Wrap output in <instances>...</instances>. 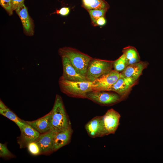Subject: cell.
<instances>
[{
  "label": "cell",
  "instance_id": "6da1fadb",
  "mask_svg": "<svg viewBox=\"0 0 163 163\" xmlns=\"http://www.w3.org/2000/svg\"><path fill=\"white\" fill-rule=\"evenodd\" d=\"M51 112V130L58 133L64 130L71 126L61 96L56 95Z\"/></svg>",
  "mask_w": 163,
  "mask_h": 163
},
{
  "label": "cell",
  "instance_id": "7a4b0ae2",
  "mask_svg": "<svg viewBox=\"0 0 163 163\" xmlns=\"http://www.w3.org/2000/svg\"><path fill=\"white\" fill-rule=\"evenodd\" d=\"M59 84L62 93L72 97L87 98V93L93 91L92 82L87 80L71 81L65 79L61 76L59 78Z\"/></svg>",
  "mask_w": 163,
  "mask_h": 163
},
{
  "label": "cell",
  "instance_id": "3957f363",
  "mask_svg": "<svg viewBox=\"0 0 163 163\" xmlns=\"http://www.w3.org/2000/svg\"><path fill=\"white\" fill-rule=\"evenodd\" d=\"M59 55L66 57L75 69L85 77L87 67L92 58L88 55L72 48L63 47L59 50Z\"/></svg>",
  "mask_w": 163,
  "mask_h": 163
},
{
  "label": "cell",
  "instance_id": "277c9868",
  "mask_svg": "<svg viewBox=\"0 0 163 163\" xmlns=\"http://www.w3.org/2000/svg\"><path fill=\"white\" fill-rule=\"evenodd\" d=\"M113 61L92 59L88 66L85 77L88 81L93 82L112 69Z\"/></svg>",
  "mask_w": 163,
  "mask_h": 163
},
{
  "label": "cell",
  "instance_id": "5b68a950",
  "mask_svg": "<svg viewBox=\"0 0 163 163\" xmlns=\"http://www.w3.org/2000/svg\"><path fill=\"white\" fill-rule=\"evenodd\" d=\"M107 91H92L87 94V99L100 105L110 106L124 100L120 95L116 92Z\"/></svg>",
  "mask_w": 163,
  "mask_h": 163
},
{
  "label": "cell",
  "instance_id": "8992f818",
  "mask_svg": "<svg viewBox=\"0 0 163 163\" xmlns=\"http://www.w3.org/2000/svg\"><path fill=\"white\" fill-rule=\"evenodd\" d=\"M120 76V73L112 69L92 82L93 91H109Z\"/></svg>",
  "mask_w": 163,
  "mask_h": 163
},
{
  "label": "cell",
  "instance_id": "52a82bcc",
  "mask_svg": "<svg viewBox=\"0 0 163 163\" xmlns=\"http://www.w3.org/2000/svg\"><path fill=\"white\" fill-rule=\"evenodd\" d=\"M85 129L88 135L95 138L107 136L102 116H96L87 122Z\"/></svg>",
  "mask_w": 163,
  "mask_h": 163
},
{
  "label": "cell",
  "instance_id": "ba28073f",
  "mask_svg": "<svg viewBox=\"0 0 163 163\" xmlns=\"http://www.w3.org/2000/svg\"><path fill=\"white\" fill-rule=\"evenodd\" d=\"M120 113L113 108L108 110L103 116L107 135L115 134L120 124Z\"/></svg>",
  "mask_w": 163,
  "mask_h": 163
},
{
  "label": "cell",
  "instance_id": "9c48e42d",
  "mask_svg": "<svg viewBox=\"0 0 163 163\" xmlns=\"http://www.w3.org/2000/svg\"><path fill=\"white\" fill-rule=\"evenodd\" d=\"M63 73L61 77L63 79L74 82L86 81V77L80 74L73 66L69 60L65 56H61Z\"/></svg>",
  "mask_w": 163,
  "mask_h": 163
},
{
  "label": "cell",
  "instance_id": "30bf717a",
  "mask_svg": "<svg viewBox=\"0 0 163 163\" xmlns=\"http://www.w3.org/2000/svg\"><path fill=\"white\" fill-rule=\"evenodd\" d=\"M25 122L26 124L20 129L21 134L18 138V143L21 148L27 147L29 143L36 141L40 134V133Z\"/></svg>",
  "mask_w": 163,
  "mask_h": 163
},
{
  "label": "cell",
  "instance_id": "8fae6325",
  "mask_svg": "<svg viewBox=\"0 0 163 163\" xmlns=\"http://www.w3.org/2000/svg\"><path fill=\"white\" fill-rule=\"evenodd\" d=\"M56 133L50 129L40 134L35 141L39 146L41 154H47L54 152V140Z\"/></svg>",
  "mask_w": 163,
  "mask_h": 163
},
{
  "label": "cell",
  "instance_id": "7c38bea8",
  "mask_svg": "<svg viewBox=\"0 0 163 163\" xmlns=\"http://www.w3.org/2000/svg\"><path fill=\"white\" fill-rule=\"evenodd\" d=\"M148 64L147 62L140 61L128 66L120 74L136 82Z\"/></svg>",
  "mask_w": 163,
  "mask_h": 163
},
{
  "label": "cell",
  "instance_id": "4fadbf2b",
  "mask_svg": "<svg viewBox=\"0 0 163 163\" xmlns=\"http://www.w3.org/2000/svg\"><path fill=\"white\" fill-rule=\"evenodd\" d=\"M135 82L122 76H120L116 82L111 87L109 91L116 92L121 95L125 99Z\"/></svg>",
  "mask_w": 163,
  "mask_h": 163
},
{
  "label": "cell",
  "instance_id": "5bb4252c",
  "mask_svg": "<svg viewBox=\"0 0 163 163\" xmlns=\"http://www.w3.org/2000/svg\"><path fill=\"white\" fill-rule=\"evenodd\" d=\"M15 11L21 19L26 34L29 36L33 35L34 33L33 23L24 3L21 4Z\"/></svg>",
  "mask_w": 163,
  "mask_h": 163
},
{
  "label": "cell",
  "instance_id": "9a60e30c",
  "mask_svg": "<svg viewBox=\"0 0 163 163\" xmlns=\"http://www.w3.org/2000/svg\"><path fill=\"white\" fill-rule=\"evenodd\" d=\"M25 122L40 133H45L51 129V111L37 120L32 121H25Z\"/></svg>",
  "mask_w": 163,
  "mask_h": 163
},
{
  "label": "cell",
  "instance_id": "2e32d148",
  "mask_svg": "<svg viewBox=\"0 0 163 163\" xmlns=\"http://www.w3.org/2000/svg\"><path fill=\"white\" fill-rule=\"evenodd\" d=\"M72 133L71 126L64 130L56 133L54 140V152L69 143Z\"/></svg>",
  "mask_w": 163,
  "mask_h": 163
},
{
  "label": "cell",
  "instance_id": "e0dca14e",
  "mask_svg": "<svg viewBox=\"0 0 163 163\" xmlns=\"http://www.w3.org/2000/svg\"><path fill=\"white\" fill-rule=\"evenodd\" d=\"M0 113L14 122L18 126L20 129L26 124L25 121L19 118L5 104L1 99L0 100Z\"/></svg>",
  "mask_w": 163,
  "mask_h": 163
},
{
  "label": "cell",
  "instance_id": "ac0fdd59",
  "mask_svg": "<svg viewBox=\"0 0 163 163\" xmlns=\"http://www.w3.org/2000/svg\"><path fill=\"white\" fill-rule=\"evenodd\" d=\"M122 52L125 56L127 66L140 61L139 54L135 47L130 46L125 47L123 50Z\"/></svg>",
  "mask_w": 163,
  "mask_h": 163
},
{
  "label": "cell",
  "instance_id": "d6986e66",
  "mask_svg": "<svg viewBox=\"0 0 163 163\" xmlns=\"http://www.w3.org/2000/svg\"><path fill=\"white\" fill-rule=\"evenodd\" d=\"M84 7L88 10L106 8L108 9L109 5L104 0H82Z\"/></svg>",
  "mask_w": 163,
  "mask_h": 163
},
{
  "label": "cell",
  "instance_id": "ffe728a7",
  "mask_svg": "<svg viewBox=\"0 0 163 163\" xmlns=\"http://www.w3.org/2000/svg\"><path fill=\"white\" fill-rule=\"evenodd\" d=\"M127 66L125 56L123 53L119 58L113 62L114 70L120 73L122 72Z\"/></svg>",
  "mask_w": 163,
  "mask_h": 163
},
{
  "label": "cell",
  "instance_id": "44dd1931",
  "mask_svg": "<svg viewBox=\"0 0 163 163\" xmlns=\"http://www.w3.org/2000/svg\"><path fill=\"white\" fill-rule=\"evenodd\" d=\"M107 9H91L88 10L91 20L93 24L95 25L97 20L99 18L104 16Z\"/></svg>",
  "mask_w": 163,
  "mask_h": 163
},
{
  "label": "cell",
  "instance_id": "7402d4cb",
  "mask_svg": "<svg viewBox=\"0 0 163 163\" xmlns=\"http://www.w3.org/2000/svg\"><path fill=\"white\" fill-rule=\"evenodd\" d=\"M27 147L29 152L32 155H37L41 154L39 146L35 141L29 143Z\"/></svg>",
  "mask_w": 163,
  "mask_h": 163
},
{
  "label": "cell",
  "instance_id": "603a6c76",
  "mask_svg": "<svg viewBox=\"0 0 163 163\" xmlns=\"http://www.w3.org/2000/svg\"><path fill=\"white\" fill-rule=\"evenodd\" d=\"M0 157L4 158H13L14 155L9 150L6 145L0 143Z\"/></svg>",
  "mask_w": 163,
  "mask_h": 163
},
{
  "label": "cell",
  "instance_id": "cb8c5ba5",
  "mask_svg": "<svg viewBox=\"0 0 163 163\" xmlns=\"http://www.w3.org/2000/svg\"><path fill=\"white\" fill-rule=\"evenodd\" d=\"M0 4L9 15L12 14L13 11L12 8L11 0H0Z\"/></svg>",
  "mask_w": 163,
  "mask_h": 163
},
{
  "label": "cell",
  "instance_id": "d4e9b609",
  "mask_svg": "<svg viewBox=\"0 0 163 163\" xmlns=\"http://www.w3.org/2000/svg\"><path fill=\"white\" fill-rule=\"evenodd\" d=\"M70 8L68 7H63L59 10H56L55 13L63 16L67 15L69 13Z\"/></svg>",
  "mask_w": 163,
  "mask_h": 163
},
{
  "label": "cell",
  "instance_id": "484cf974",
  "mask_svg": "<svg viewBox=\"0 0 163 163\" xmlns=\"http://www.w3.org/2000/svg\"><path fill=\"white\" fill-rule=\"evenodd\" d=\"M24 0H11L12 8L13 11L16 9L22 3Z\"/></svg>",
  "mask_w": 163,
  "mask_h": 163
},
{
  "label": "cell",
  "instance_id": "4316f807",
  "mask_svg": "<svg viewBox=\"0 0 163 163\" xmlns=\"http://www.w3.org/2000/svg\"><path fill=\"white\" fill-rule=\"evenodd\" d=\"M107 22L104 16L102 17L97 19L96 21V25L99 26H104L105 25Z\"/></svg>",
  "mask_w": 163,
  "mask_h": 163
}]
</instances>
